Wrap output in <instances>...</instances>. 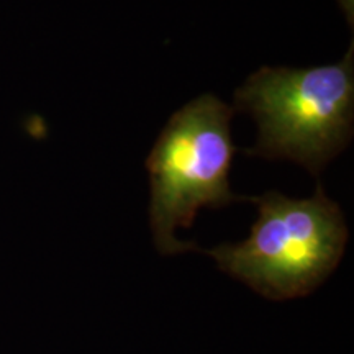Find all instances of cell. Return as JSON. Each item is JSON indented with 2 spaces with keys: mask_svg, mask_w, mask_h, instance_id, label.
Here are the masks:
<instances>
[{
  "mask_svg": "<svg viewBox=\"0 0 354 354\" xmlns=\"http://www.w3.org/2000/svg\"><path fill=\"white\" fill-rule=\"evenodd\" d=\"M234 107L258 123V141L248 154L289 159L318 177L353 136V46L336 64L264 66L234 92Z\"/></svg>",
  "mask_w": 354,
  "mask_h": 354,
  "instance_id": "6da1fadb",
  "label": "cell"
},
{
  "mask_svg": "<svg viewBox=\"0 0 354 354\" xmlns=\"http://www.w3.org/2000/svg\"><path fill=\"white\" fill-rule=\"evenodd\" d=\"M250 201L258 207V218L245 241L198 251L266 299L289 300L315 290L346 248L348 228L338 203L320 184L310 198L269 190Z\"/></svg>",
  "mask_w": 354,
  "mask_h": 354,
  "instance_id": "7a4b0ae2",
  "label": "cell"
},
{
  "mask_svg": "<svg viewBox=\"0 0 354 354\" xmlns=\"http://www.w3.org/2000/svg\"><path fill=\"white\" fill-rule=\"evenodd\" d=\"M234 109L212 94L190 100L169 118L146 159L151 203L149 225L161 254L198 251L196 243L179 241L176 228L192 227L202 207L250 201L230 187L236 154L232 141Z\"/></svg>",
  "mask_w": 354,
  "mask_h": 354,
  "instance_id": "3957f363",
  "label": "cell"
},
{
  "mask_svg": "<svg viewBox=\"0 0 354 354\" xmlns=\"http://www.w3.org/2000/svg\"><path fill=\"white\" fill-rule=\"evenodd\" d=\"M342 3H343V7L346 8V10H348V7H349V12H351V7H353V3L349 2V0H342Z\"/></svg>",
  "mask_w": 354,
  "mask_h": 354,
  "instance_id": "277c9868",
  "label": "cell"
}]
</instances>
